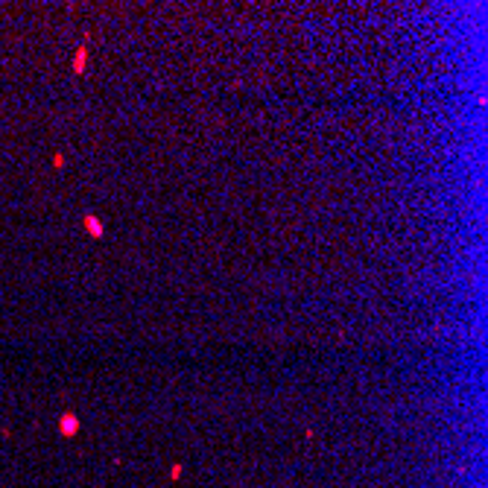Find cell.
I'll return each mask as SVG.
<instances>
[{
  "mask_svg": "<svg viewBox=\"0 0 488 488\" xmlns=\"http://www.w3.org/2000/svg\"><path fill=\"white\" fill-rule=\"evenodd\" d=\"M76 427H79V418L67 412V415L61 418V433H64V435H73V433H76Z\"/></svg>",
  "mask_w": 488,
  "mask_h": 488,
  "instance_id": "obj_1",
  "label": "cell"
},
{
  "mask_svg": "<svg viewBox=\"0 0 488 488\" xmlns=\"http://www.w3.org/2000/svg\"><path fill=\"white\" fill-rule=\"evenodd\" d=\"M85 228H88L91 237H103V222L97 217H85Z\"/></svg>",
  "mask_w": 488,
  "mask_h": 488,
  "instance_id": "obj_2",
  "label": "cell"
},
{
  "mask_svg": "<svg viewBox=\"0 0 488 488\" xmlns=\"http://www.w3.org/2000/svg\"><path fill=\"white\" fill-rule=\"evenodd\" d=\"M73 70H76V73H82V70H85V47H79V50H76V59H73Z\"/></svg>",
  "mask_w": 488,
  "mask_h": 488,
  "instance_id": "obj_3",
  "label": "cell"
}]
</instances>
